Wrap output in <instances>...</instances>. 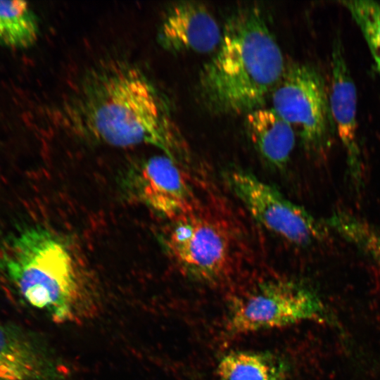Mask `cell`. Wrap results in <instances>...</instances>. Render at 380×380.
Here are the masks:
<instances>
[{
    "instance_id": "obj_1",
    "label": "cell",
    "mask_w": 380,
    "mask_h": 380,
    "mask_svg": "<svg viewBox=\"0 0 380 380\" xmlns=\"http://www.w3.org/2000/svg\"><path fill=\"white\" fill-rule=\"evenodd\" d=\"M59 114L64 129L81 139L116 147L151 145L177 162L189 157L165 96L140 68L125 61L93 68Z\"/></svg>"
},
{
    "instance_id": "obj_2",
    "label": "cell",
    "mask_w": 380,
    "mask_h": 380,
    "mask_svg": "<svg viewBox=\"0 0 380 380\" xmlns=\"http://www.w3.org/2000/svg\"><path fill=\"white\" fill-rule=\"evenodd\" d=\"M285 68L262 9L239 6L226 19L218 47L201 68L198 100L216 115H246L263 107Z\"/></svg>"
},
{
    "instance_id": "obj_3",
    "label": "cell",
    "mask_w": 380,
    "mask_h": 380,
    "mask_svg": "<svg viewBox=\"0 0 380 380\" xmlns=\"http://www.w3.org/2000/svg\"><path fill=\"white\" fill-rule=\"evenodd\" d=\"M0 270L27 303L53 321H74L82 310V286L72 255L53 232L27 227L8 238Z\"/></svg>"
},
{
    "instance_id": "obj_4",
    "label": "cell",
    "mask_w": 380,
    "mask_h": 380,
    "mask_svg": "<svg viewBox=\"0 0 380 380\" xmlns=\"http://www.w3.org/2000/svg\"><path fill=\"white\" fill-rule=\"evenodd\" d=\"M331 318L322 300L306 284L273 279L233 300L225 328L236 336L306 321L329 322Z\"/></svg>"
},
{
    "instance_id": "obj_5",
    "label": "cell",
    "mask_w": 380,
    "mask_h": 380,
    "mask_svg": "<svg viewBox=\"0 0 380 380\" xmlns=\"http://www.w3.org/2000/svg\"><path fill=\"white\" fill-rule=\"evenodd\" d=\"M271 96L272 108L296 129L305 149L324 152L332 123L328 91L318 70L306 63L286 65Z\"/></svg>"
},
{
    "instance_id": "obj_6",
    "label": "cell",
    "mask_w": 380,
    "mask_h": 380,
    "mask_svg": "<svg viewBox=\"0 0 380 380\" xmlns=\"http://www.w3.org/2000/svg\"><path fill=\"white\" fill-rule=\"evenodd\" d=\"M165 243L173 261L193 280L213 284L228 274L232 243L226 229L215 220L190 213L175 220Z\"/></svg>"
},
{
    "instance_id": "obj_7",
    "label": "cell",
    "mask_w": 380,
    "mask_h": 380,
    "mask_svg": "<svg viewBox=\"0 0 380 380\" xmlns=\"http://www.w3.org/2000/svg\"><path fill=\"white\" fill-rule=\"evenodd\" d=\"M227 180L253 217L284 240L306 246L324 236L325 227L310 213L252 173L234 169Z\"/></svg>"
},
{
    "instance_id": "obj_8",
    "label": "cell",
    "mask_w": 380,
    "mask_h": 380,
    "mask_svg": "<svg viewBox=\"0 0 380 380\" xmlns=\"http://www.w3.org/2000/svg\"><path fill=\"white\" fill-rule=\"evenodd\" d=\"M128 191L139 202L161 216L177 220L190 213L191 188L178 162L157 155L136 163L127 175Z\"/></svg>"
},
{
    "instance_id": "obj_9",
    "label": "cell",
    "mask_w": 380,
    "mask_h": 380,
    "mask_svg": "<svg viewBox=\"0 0 380 380\" xmlns=\"http://www.w3.org/2000/svg\"><path fill=\"white\" fill-rule=\"evenodd\" d=\"M222 34V30L205 5L184 1L167 8L158 27L157 40L171 53H207L217 49Z\"/></svg>"
},
{
    "instance_id": "obj_10",
    "label": "cell",
    "mask_w": 380,
    "mask_h": 380,
    "mask_svg": "<svg viewBox=\"0 0 380 380\" xmlns=\"http://www.w3.org/2000/svg\"><path fill=\"white\" fill-rule=\"evenodd\" d=\"M328 99L332 127L346 150L350 172L358 179L361 156L357 139V90L339 38L335 39L332 46Z\"/></svg>"
},
{
    "instance_id": "obj_11",
    "label": "cell",
    "mask_w": 380,
    "mask_h": 380,
    "mask_svg": "<svg viewBox=\"0 0 380 380\" xmlns=\"http://www.w3.org/2000/svg\"><path fill=\"white\" fill-rule=\"evenodd\" d=\"M56 374L52 360L30 332L0 322V380H54Z\"/></svg>"
},
{
    "instance_id": "obj_12",
    "label": "cell",
    "mask_w": 380,
    "mask_h": 380,
    "mask_svg": "<svg viewBox=\"0 0 380 380\" xmlns=\"http://www.w3.org/2000/svg\"><path fill=\"white\" fill-rule=\"evenodd\" d=\"M246 133L257 152L270 166L284 168L296 143L293 127L272 108H260L245 115Z\"/></svg>"
},
{
    "instance_id": "obj_13",
    "label": "cell",
    "mask_w": 380,
    "mask_h": 380,
    "mask_svg": "<svg viewBox=\"0 0 380 380\" xmlns=\"http://www.w3.org/2000/svg\"><path fill=\"white\" fill-rule=\"evenodd\" d=\"M216 374L218 380H287L290 366L272 353L235 351L222 357Z\"/></svg>"
},
{
    "instance_id": "obj_14",
    "label": "cell",
    "mask_w": 380,
    "mask_h": 380,
    "mask_svg": "<svg viewBox=\"0 0 380 380\" xmlns=\"http://www.w3.org/2000/svg\"><path fill=\"white\" fill-rule=\"evenodd\" d=\"M39 34L38 18L24 1H0V45L25 49L34 45Z\"/></svg>"
},
{
    "instance_id": "obj_15",
    "label": "cell",
    "mask_w": 380,
    "mask_h": 380,
    "mask_svg": "<svg viewBox=\"0 0 380 380\" xmlns=\"http://www.w3.org/2000/svg\"><path fill=\"white\" fill-rule=\"evenodd\" d=\"M327 223L342 238L380 266V228L343 210L334 213Z\"/></svg>"
},
{
    "instance_id": "obj_16",
    "label": "cell",
    "mask_w": 380,
    "mask_h": 380,
    "mask_svg": "<svg viewBox=\"0 0 380 380\" xmlns=\"http://www.w3.org/2000/svg\"><path fill=\"white\" fill-rule=\"evenodd\" d=\"M359 27L380 75V3L372 0L341 1Z\"/></svg>"
}]
</instances>
